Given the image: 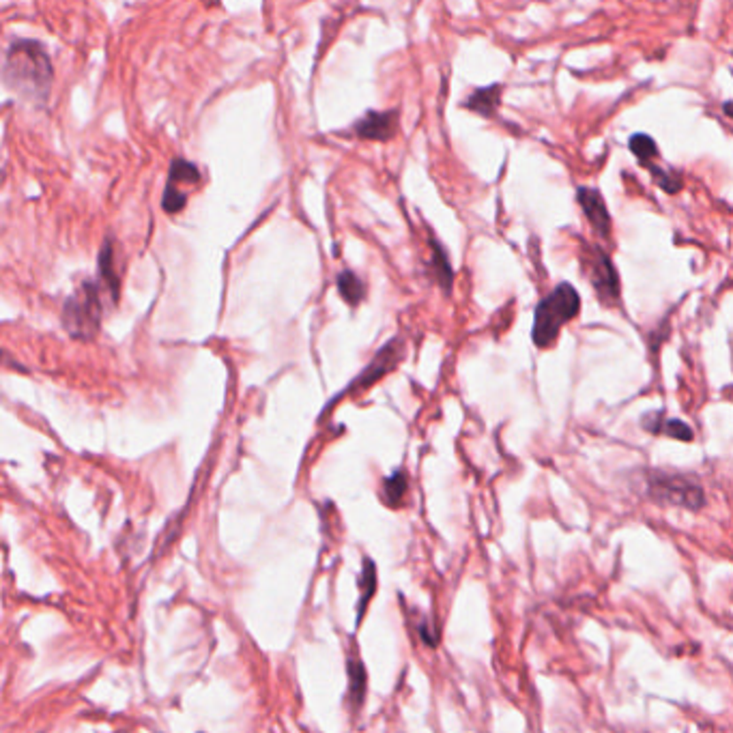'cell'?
<instances>
[{
  "instance_id": "6da1fadb",
  "label": "cell",
  "mask_w": 733,
  "mask_h": 733,
  "mask_svg": "<svg viewBox=\"0 0 733 733\" xmlns=\"http://www.w3.org/2000/svg\"><path fill=\"white\" fill-rule=\"evenodd\" d=\"M4 80L19 93L45 99L54 80V67L42 43L19 39L13 42L4 57Z\"/></svg>"
},
{
  "instance_id": "9a60e30c",
  "label": "cell",
  "mask_w": 733,
  "mask_h": 733,
  "mask_svg": "<svg viewBox=\"0 0 733 733\" xmlns=\"http://www.w3.org/2000/svg\"><path fill=\"white\" fill-rule=\"evenodd\" d=\"M346 671H349V699L355 707L364 704L366 697V669L364 662H361L358 656H349V662H346Z\"/></svg>"
},
{
  "instance_id": "5bb4252c",
  "label": "cell",
  "mask_w": 733,
  "mask_h": 733,
  "mask_svg": "<svg viewBox=\"0 0 733 733\" xmlns=\"http://www.w3.org/2000/svg\"><path fill=\"white\" fill-rule=\"evenodd\" d=\"M336 286H338V293L349 305H359L366 297V284L361 282V278L353 271L344 269L340 271L338 278H336Z\"/></svg>"
},
{
  "instance_id": "9c48e42d",
  "label": "cell",
  "mask_w": 733,
  "mask_h": 733,
  "mask_svg": "<svg viewBox=\"0 0 733 733\" xmlns=\"http://www.w3.org/2000/svg\"><path fill=\"white\" fill-rule=\"evenodd\" d=\"M576 203L583 209V215L591 228H594V233L598 235L600 239H609L611 228H613V220H611L609 209H606L605 198H602L598 189L579 188L576 189Z\"/></svg>"
},
{
  "instance_id": "ba28073f",
  "label": "cell",
  "mask_w": 733,
  "mask_h": 733,
  "mask_svg": "<svg viewBox=\"0 0 733 733\" xmlns=\"http://www.w3.org/2000/svg\"><path fill=\"white\" fill-rule=\"evenodd\" d=\"M400 358H403V340L396 338V340H391V343L385 344L383 349H381L379 353L374 355V359L370 361L368 366H366L364 373L358 376V381H353V383H351L346 390H349V391H353L355 388L366 390L368 385L376 383V381L383 379V376L388 374L391 368H396V366H398Z\"/></svg>"
},
{
  "instance_id": "7c38bea8",
  "label": "cell",
  "mask_w": 733,
  "mask_h": 733,
  "mask_svg": "<svg viewBox=\"0 0 733 733\" xmlns=\"http://www.w3.org/2000/svg\"><path fill=\"white\" fill-rule=\"evenodd\" d=\"M99 278H102V284L105 290H110V295H112V299L117 301L119 299V274L117 269H114V248H112V241H105L104 248H102V254H99Z\"/></svg>"
},
{
  "instance_id": "52a82bcc",
  "label": "cell",
  "mask_w": 733,
  "mask_h": 733,
  "mask_svg": "<svg viewBox=\"0 0 733 733\" xmlns=\"http://www.w3.org/2000/svg\"><path fill=\"white\" fill-rule=\"evenodd\" d=\"M353 134L361 140H376L388 143L398 134V110H381V112H366L353 123Z\"/></svg>"
},
{
  "instance_id": "30bf717a",
  "label": "cell",
  "mask_w": 733,
  "mask_h": 733,
  "mask_svg": "<svg viewBox=\"0 0 733 733\" xmlns=\"http://www.w3.org/2000/svg\"><path fill=\"white\" fill-rule=\"evenodd\" d=\"M499 105H501V84H490V87L471 90L469 97L463 102L465 110L480 114V117H484V119L497 117Z\"/></svg>"
},
{
  "instance_id": "ac0fdd59",
  "label": "cell",
  "mask_w": 733,
  "mask_h": 733,
  "mask_svg": "<svg viewBox=\"0 0 733 733\" xmlns=\"http://www.w3.org/2000/svg\"><path fill=\"white\" fill-rule=\"evenodd\" d=\"M406 486H409V478H406L405 471L391 474L383 484L385 501H388L390 505H400V501H403V497L406 493Z\"/></svg>"
},
{
  "instance_id": "8fae6325",
  "label": "cell",
  "mask_w": 733,
  "mask_h": 733,
  "mask_svg": "<svg viewBox=\"0 0 733 733\" xmlns=\"http://www.w3.org/2000/svg\"><path fill=\"white\" fill-rule=\"evenodd\" d=\"M644 426L650 433H656V435H667V436H674L677 441H692V428L686 421L682 420H674V418H665L662 413H652V415H645L644 418Z\"/></svg>"
},
{
  "instance_id": "5b68a950",
  "label": "cell",
  "mask_w": 733,
  "mask_h": 733,
  "mask_svg": "<svg viewBox=\"0 0 733 733\" xmlns=\"http://www.w3.org/2000/svg\"><path fill=\"white\" fill-rule=\"evenodd\" d=\"M583 267L591 286L598 293V297L606 305H615L620 301V275H617L615 265L611 263L609 254L600 250L598 245H583Z\"/></svg>"
},
{
  "instance_id": "e0dca14e",
  "label": "cell",
  "mask_w": 733,
  "mask_h": 733,
  "mask_svg": "<svg viewBox=\"0 0 733 733\" xmlns=\"http://www.w3.org/2000/svg\"><path fill=\"white\" fill-rule=\"evenodd\" d=\"M630 150L639 158L641 164H652V159L659 158V147H656L654 138L647 134H635L630 138Z\"/></svg>"
},
{
  "instance_id": "4fadbf2b",
  "label": "cell",
  "mask_w": 733,
  "mask_h": 733,
  "mask_svg": "<svg viewBox=\"0 0 733 733\" xmlns=\"http://www.w3.org/2000/svg\"><path fill=\"white\" fill-rule=\"evenodd\" d=\"M430 248H433V256H430V269H433L436 282L444 286L445 290L451 289V282H454V269H451L450 256L445 252L444 245L439 241H430Z\"/></svg>"
},
{
  "instance_id": "277c9868",
  "label": "cell",
  "mask_w": 733,
  "mask_h": 733,
  "mask_svg": "<svg viewBox=\"0 0 733 733\" xmlns=\"http://www.w3.org/2000/svg\"><path fill=\"white\" fill-rule=\"evenodd\" d=\"M102 312V289L95 282H84L65 304L63 325L73 338L89 340L99 328Z\"/></svg>"
},
{
  "instance_id": "2e32d148",
  "label": "cell",
  "mask_w": 733,
  "mask_h": 733,
  "mask_svg": "<svg viewBox=\"0 0 733 733\" xmlns=\"http://www.w3.org/2000/svg\"><path fill=\"white\" fill-rule=\"evenodd\" d=\"M359 605H358V621L364 620L366 615V609H368V602L374 598V591H376V566L373 559H368L366 557L364 559V570H361V576H359Z\"/></svg>"
},
{
  "instance_id": "d6986e66",
  "label": "cell",
  "mask_w": 733,
  "mask_h": 733,
  "mask_svg": "<svg viewBox=\"0 0 733 733\" xmlns=\"http://www.w3.org/2000/svg\"><path fill=\"white\" fill-rule=\"evenodd\" d=\"M3 179H4V173H3V170H0V183H3Z\"/></svg>"
},
{
  "instance_id": "3957f363",
  "label": "cell",
  "mask_w": 733,
  "mask_h": 733,
  "mask_svg": "<svg viewBox=\"0 0 733 733\" xmlns=\"http://www.w3.org/2000/svg\"><path fill=\"white\" fill-rule=\"evenodd\" d=\"M645 490L654 501L677 508L701 510L706 505V493L697 480L689 475L667 474V471H650L645 475Z\"/></svg>"
},
{
  "instance_id": "8992f818",
  "label": "cell",
  "mask_w": 733,
  "mask_h": 733,
  "mask_svg": "<svg viewBox=\"0 0 733 733\" xmlns=\"http://www.w3.org/2000/svg\"><path fill=\"white\" fill-rule=\"evenodd\" d=\"M198 181L200 173L194 164L185 162V159H174V162L170 164V177L168 183H166L162 207L168 211V213H179V211L185 207V203H188V194L181 189V185L192 188Z\"/></svg>"
},
{
  "instance_id": "7a4b0ae2",
  "label": "cell",
  "mask_w": 733,
  "mask_h": 733,
  "mask_svg": "<svg viewBox=\"0 0 733 733\" xmlns=\"http://www.w3.org/2000/svg\"><path fill=\"white\" fill-rule=\"evenodd\" d=\"M581 310V297L576 289L568 282L555 286L544 299H540L534 314V343L540 349H546L557 340L561 328L570 323Z\"/></svg>"
}]
</instances>
